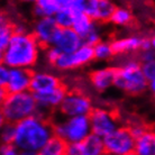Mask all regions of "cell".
Masks as SVG:
<instances>
[{
  "instance_id": "cell-19",
  "label": "cell",
  "mask_w": 155,
  "mask_h": 155,
  "mask_svg": "<svg viewBox=\"0 0 155 155\" xmlns=\"http://www.w3.org/2000/svg\"><path fill=\"white\" fill-rule=\"evenodd\" d=\"M14 35H15V23H12L7 16L2 14L0 23V52L7 48Z\"/></svg>"
},
{
  "instance_id": "cell-27",
  "label": "cell",
  "mask_w": 155,
  "mask_h": 155,
  "mask_svg": "<svg viewBox=\"0 0 155 155\" xmlns=\"http://www.w3.org/2000/svg\"><path fill=\"white\" fill-rule=\"evenodd\" d=\"M15 138V125L2 123L1 124V143L12 144Z\"/></svg>"
},
{
  "instance_id": "cell-37",
  "label": "cell",
  "mask_w": 155,
  "mask_h": 155,
  "mask_svg": "<svg viewBox=\"0 0 155 155\" xmlns=\"http://www.w3.org/2000/svg\"><path fill=\"white\" fill-rule=\"evenodd\" d=\"M21 2H25V4H36L37 1H39V0H20Z\"/></svg>"
},
{
  "instance_id": "cell-26",
  "label": "cell",
  "mask_w": 155,
  "mask_h": 155,
  "mask_svg": "<svg viewBox=\"0 0 155 155\" xmlns=\"http://www.w3.org/2000/svg\"><path fill=\"white\" fill-rule=\"evenodd\" d=\"M99 1L100 0H75L73 8L94 19V16L97 14V9L99 6Z\"/></svg>"
},
{
  "instance_id": "cell-18",
  "label": "cell",
  "mask_w": 155,
  "mask_h": 155,
  "mask_svg": "<svg viewBox=\"0 0 155 155\" xmlns=\"http://www.w3.org/2000/svg\"><path fill=\"white\" fill-rule=\"evenodd\" d=\"M68 147L69 144L58 136H53L46 144L45 146L41 150L38 155H66L68 153Z\"/></svg>"
},
{
  "instance_id": "cell-38",
  "label": "cell",
  "mask_w": 155,
  "mask_h": 155,
  "mask_svg": "<svg viewBox=\"0 0 155 155\" xmlns=\"http://www.w3.org/2000/svg\"><path fill=\"white\" fill-rule=\"evenodd\" d=\"M126 155H137L135 152H132V153H129V154H126Z\"/></svg>"
},
{
  "instance_id": "cell-21",
  "label": "cell",
  "mask_w": 155,
  "mask_h": 155,
  "mask_svg": "<svg viewBox=\"0 0 155 155\" xmlns=\"http://www.w3.org/2000/svg\"><path fill=\"white\" fill-rule=\"evenodd\" d=\"M116 8L117 6L113 0H100L97 9V14L94 16V20L100 25L110 23L111 16L114 15Z\"/></svg>"
},
{
  "instance_id": "cell-24",
  "label": "cell",
  "mask_w": 155,
  "mask_h": 155,
  "mask_svg": "<svg viewBox=\"0 0 155 155\" xmlns=\"http://www.w3.org/2000/svg\"><path fill=\"white\" fill-rule=\"evenodd\" d=\"M93 52H94V60L99 62H105V61H110L115 58L113 46L110 39H102L100 42L93 46Z\"/></svg>"
},
{
  "instance_id": "cell-25",
  "label": "cell",
  "mask_w": 155,
  "mask_h": 155,
  "mask_svg": "<svg viewBox=\"0 0 155 155\" xmlns=\"http://www.w3.org/2000/svg\"><path fill=\"white\" fill-rule=\"evenodd\" d=\"M54 19L60 28H72L74 19V8L58 9Z\"/></svg>"
},
{
  "instance_id": "cell-39",
  "label": "cell",
  "mask_w": 155,
  "mask_h": 155,
  "mask_svg": "<svg viewBox=\"0 0 155 155\" xmlns=\"http://www.w3.org/2000/svg\"><path fill=\"white\" fill-rule=\"evenodd\" d=\"M154 100H155V93H154Z\"/></svg>"
},
{
  "instance_id": "cell-15",
  "label": "cell",
  "mask_w": 155,
  "mask_h": 155,
  "mask_svg": "<svg viewBox=\"0 0 155 155\" xmlns=\"http://www.w3.org/2000/svg\"><path fill=\"white\" fill-rule=\"evenodd\" d=\"M33 71L28 69H10L9 80L5 89L7 93H18L29 91L31 89Z\"/></svg>"
},
{
  "instance_id": "cell-40",
  "label": "cell",
  "mask_w": 155,
  "mask_h": 155,
  "mask_svg": "<svg viewBox=\"0 0 155 155\" xmlns=\"http://www.w3.org/2000/svg\"><path fill=\"white\" fill-rule=\"evenodd\" d=\"M105 155H109V154H105Z\"/></svg>"
},
{
  "instance_id": "cell-7",
  "label": "cell",
  "mask_w": 155,
  "mask_h": 155,
  "mask_svg": "<svg viewBox=\"0 0 155 155\" xmlns=\"http://www.w3.org/2000/svg\"><path fill=\"white\" fill-rule=\"evenodd\" d=\"M106 154L126 155L134 152L136 138L127 125L119 126L115 132L104 138Z\"/></svg>"
},
{
  "instance_id": "cell-33",
  "label": "cell",
  "mask_w": 155,
  "mask_h": 155,
  "mask_svg": "<svg viewBox=\"0 0 155 155\" xmlns=\"http://www.w3.org/2000/svg\"><path fill=\"white\" fill-rule=\"evenodd\" d=\"M55 4L58 5V9H64V8H73L75 0H54Z\"/></svg>"
},
{
  "instance_id": "cell-1",
  "label": "cell",
  "mask_w": 155,
  "mask_h": 155,
  "mask_svg": "<svg viewBox=\"0 0 155 155\" xmlns=\"http://www.w3.org/2000/svg\"><path fill=\"white\" fill-rule=\"evenodd\" d=\"M43 48L31 31L15 33L7 48L1 52L0 61L2 65L10 69H28L37 64Z\"/></svg>"
},
{
  "instance_id": "cell-36",
  "label": "cell",
  "mask_w": 155,
  "mask_h": 155,
  "mask_svg": "<svg viewBox=\"0 0 155 155\" xmlns=\"http://www.w3.org/2000/svg\"><path fill=\"white\" fill-rule=\"evenodd\" d=\"M151 38V44H152V48L153 50H155V34H153V35L150 37Z\"/></svg>"
},
{
  "instance_id": "cell-17",
  "label": "cell",
  "mask_w": 155,
  "mask_h": 155,
  "mask_svg": "<svg viewBox=\"0 0 155 155\" xmlns=\"http://www.w3.org/2000/svg\"><path fill=\"white\" fill-rule=\"evenodd\" d=\"M134 152L137 155H155V129L150 127L136 138Z\"/></svg>"
},
{
  "instance_id": "cell-6",
  "label": "cell",
  "mask_w": 155,
  "mask_h": 155,
  "mask_svg": "<svg viewBox=\"0 0 155 155\" xmlns=\"http://www.w3.org/2000/svg\"><path fill=\"white\" fill-rule=\"evenodd\" d=\"M93 108L92 100L87 93L80 89H69L56 114L62 117L89 116Z\"/></svg>"
},
{
  "instance_id": "cell-13",
  "label": "cell",
  "mask_w": 155,
  "mask_h": 155,
  "mask_svg": "<svg viewBox=\"0 0 155 155\" xmlns=\"http://www.w3.org/2000/svg\"><path fill=\"white\" fill-rule=\"evenodd\" d=\"M117 66H104L94 69L88 74L90 84L98 92H105L115 85Z\"/></svg>"
},
{
  "instance_id": "cell-32",
  "label": "cell",
  "mask_w": 155,
  "mask_h": 155,
  "mask_svg": "<svg viewBox=\"0 0 155 155\" xmlns=\"http://www.w3.org/2000/svg\"><path fill=\"white\" fill-rule=\"evenodd\" d=\"M9 74H10V68L6 65L0 66V88H5L9 80Z\"/></svg>"
},
{
  "instance_id": "cell-31",
  "label": "cell",
  "mask_w": 155,
  "mask_h": 155,
  "mask_svg": "<svg viewBox=\"0 0 155 155\" xmlns=\"http://www.w3.org/2000/svg\"><path fill=\"white\" fill-rule=\"evenodd\" d=\"M20 150L15 144H1L0 155H19Z\"/></svg>"
},
{
  "instance_id": "cell-2",
  "label": "cell",
  "mask_w": 155,
  "mask_h": 155,
  "mask_svg": "<svg viewBox=\"0 0 155 155\" xmlns=\"http://www.w3.org/2000/svg\"><path fill=\"white\" fill-rule=\"evenodd\" d=\"M55 136L52 119L34 115L15 124L14 143L20 151L39 152Z\"/></svg>"
},
{
  "instance_id": "cell-22",
  "label": "cell",
  "mask_w": 155,
  "mask_h": 155,
  "mask_svg": "<svg viewBox=\"0 0 155 155\" xmlns=\"http://www.w3.org/2000/svg\"><path fill=\"white\" fill-rule=\"evenodd\" d=\"M58 10V7L54 0H39L33 6V15L36 19L43 17H54Z\"/></svg>"
},
{
  "instance_id": "cell-3",
  "label": "cell",
  "mask_w": 155,
  "mask_h": 155,
  "mask_svg": "<svg viewBox=\"0 0 155 155\" xmlns=\"http://www.w3.org/2000/svg\"><path fill=\"white\" fill-rule=\"evenodd\" d=\"M38 105L35 96L31 91L18 93H7L1 99L0 118L1 124H17L25 118L34 116Z\"/></svg>"
},
{
  "instance_id": "cell-5",
  "label": "cell",
  "mask_w": 155,
  "mask_h": 155,
  "mask_svg": "<svg viewBox=\"0 0 155 155\" xmlns=\"http://www.w3.org/2000/svg\"><path fill=\"white\" fill-rule=\"evenodd\" d=\"M52 121L54 126L55 136H58L60 138L65 140L69 145L80 143L92 134L89 116H60L58 119L53 116Z\"/></svg>"
},
{
  "instance_id": "cell-30",
  "label": "cell",
  "mask_w": 155,
  "mask_h": 155,
  "mask_svg": "<svg viewBox=\"0 0 155 155\" xmlns=\"http://www.w3.org/2000/svg\"><path fill=\"white\" fill-rule=\"evenodd\" d=\"M140 68H142V71H143L145 78L150 82L155 77V60L154 61H148V62H142Z\"/></svg>"
},
{
  "instance_id": "cell-20",
  "label": "cell",
  "mask_w": 155,
  "mask_h": 155,
  "mask_svg": "<svg viewBox=\"0 0 155 155\" xmlns=\"http://www.w3.org/2000/svg\"><path fill=\"white\" fill-rule=\"evenodd\" d=\"M72 58H73V63L75 70L80 69L82 66H85L90 64L91 62L96 61L94 60V52H93V46L90 45H85L83 44L78 51L72 53Z\"/></svg>"
},
{
  "instance_id": "cell-8",
  "label": "cell",
  "mask_w": 155,
  "mask_h": 155,
  "mask_svg": "<svg viewBox=\"0 0 155 155\" xmlns=\"http://www.w3.org/2000/svg\"><path fill=\"white\" fill-rule=\"evenodd\" d=\"M91 132L94 135L105 138L120 126L119 116L113 109L94 107L89 115Z\"/></svg>"
},
{
  "instance_id": "cell-29",
  "label": "cell",
  "mask_w": 155,
  "mask_h": 155,
  "mask_svg": "<svg viewBox=\"0 0 155 155\" xmlns=\"http://www.w3.org/2000/svg\"><path fill=\"white\" fill-rule=\"evenodd\" d=\"M99 25H100V24H98V26H99ZM98 26L90 33L89 35H87L84 38H83V44L90 45V46H94V45L98 44L100 41H102L101 33H100V31H99V27H98Z\"/></svg>"
},
{
  "instance_id": "cell-23",
  "label": "cell",
  "mask_w": 155,
  "mask_h": 155,
  "mask_svg": "<svg viewBox=\"0 0 155 155\" xmlns=\"http://www.w3.org/2000/svg\"><path fill=\"white\" fill-rule=\"evenodd\" d=\"M134 23V16L132 12L126 7H117L111 16L110 24L118 27H129Z\"/></svg>"
},
{
  "instance_id": "cell-4",
  "label": "cell",
  "mask_w": 155,
  "mask_h": 155,
  "mask_svg": "<svg viewBox=\"0 0 155 155\" xmlns=\"http://www.w3.org/2000/svg\"><path fill=\"white\" fill-rule=\"evenodd\" d=\"M150 82L145 78L140 62L136 56H128L117 65L115 88L128 96H140L148 89Z\"/></svg>"
},
{
  "instance_id": "cell-34",
  "label": "cell",
  "mask_w": 155,
  "mask_h": 155,
  "mask_svg": "<svg viewBox=\"0 0 155 155\" xmlns=\"http://www.w3.org/2000/svg\"><path fill=\"white\" fill-rule=\"evenodd\" d=\"M148 89L151 90V92L154 94L155 93V77L150 81V85H148Z\"/></svg>"
},
{
  "instance_id": "cell-9",
  "label": "cell",
  "mask_w": 155,
  "mask_h": 155,
  "mask_svg": "<svg viewBox=\"0 0 155 155\" xmlns=\"http://www.w3.org/2000/svg\"><path fill=\"white\" fill-rule=\"evenodd\" d=\"M58 31H60V27L55 21L54 17H43L35 20L31 33L44 50L53 45L54 38Z\"/></svg>"
},
{
  "instance_id": "cell-14",
  "label": "cell",
  "mask_w": 155,
  "mask_h": 155,
  "mask_svg": "<svg viewBox=\"0 0 155 155\" xmlns=\"http://www.w3.org/2000/svg\"><path fill=\"white\" fill-rule=\"evenodd\" d=\"M83 45V39L72 28H60L53 42V46L58 47L62 53H74Z\"/></svg>"
},
{
  "instance_id": "cell-10",
  "label": "cell",
  "mask_w": 155,
  "mask_h": 155,
  "mask_svg": "<svg viewBox=\"0 0 155 155\" xmlns=\"http://www.w3.org/2000/svg\"><path fill=\"white\" fill-rule=\"evenodd\" d=\"M65 83L60 77L52 72L47 71H33V77L31 82V93H43L51 90L58 89Z\"/></svg>"
},
{
  "instance_id": "cell-11",
  "label": "cell",
  "mask_w": 155,
  "mask_h": 155,
  "mask_svg": "<svg viewBox=\"0 0 155 155\" xmlns=\"http://www.w3.org/2000/svg\"><path fill=\"white\" fill-rule=\"evenodd\" d=\"M104 138L91 134L84 140L77 144H70L66 155H105Z\"/></svg>"
},
{
  "instance_id": "cell-28",
  "label": "cell",
  "mask_w": 155,
  "mask_h": 155,
  "mask_svg": "<svg viewBox=\"0 0 155 155\" xmlns=\"http://www.w3.org/2000/svg\"><path fill=\"white\" fill-rule=\"evenodd\" d=\"M43 53H44L45 62L50 66L53 68L54 63L56 62V60L58 58V56L61 55L62 52L58 50V47H55L52 45V46H48V47H46V48H44V50H43Z\"/></svg>"
},
{
  "instance_id": "cell-35",
  "label": "cell",
  "mask_w": 155,
  "mask_h": 155,
  "mask_svg": "<svg viewBox=\"0 0 155 155\" xmlns=\"http://www.w3.org/2000/svg\"><path fill=\"white\" fill-rule=\"evenodd\" d=\"M19 155H38L37 152H31V151H20Z\"/></svg>"
},
{
  "instance_id": "cell-12",
  "label": "cell",
  "mask_w": 155,
  "mask_h": 155,
  "mask_svg": "<svg viewBox=\"0 0 155 155\" xmlns=\"http://www.w3.org/2000/svg\"><path fill=\"white\" fill-rule=\"evenodd\" d=\"M144 36H125L118 38H111V46H113L115 58H125V56H135L138 52L142 51L143 47Z\"/></svg>"
},
{
  "instance_id": "cell-16",
  "label": "cell",
  "mask_w": 155,
  "mask_h": 155,
  "mask_svg": "<svg viewBox=\"0 0 155 155\" xmlns=\"http://www.w3.org/2000/svg\"><path fill=\"white\" fill-rule=\"evenodd\" d=\"M97 26L98 23L93 18H91L90 16L85 15L83 12H79L77 9H74V19L72 29L74 31H77L78 34L82 37V39L84 38L87 35H89Z\"/></svg>"
}]
</instances>
